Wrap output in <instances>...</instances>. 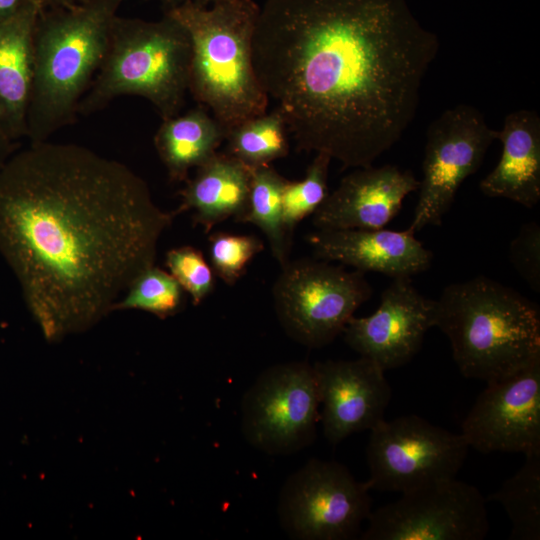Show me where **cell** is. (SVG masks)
Here are the masks:
<instances>
[{
	"mask_svg": "<svg viewBox=\"0 0 540 540\" xmlns=\"http://www.w3.org/2000/svg\"><path fill=\"white\" fill-rule=\"evenodd\" d=\"M314 257L339 262L360 272L392 279L411 278L429 269L433 253L410 228L316 230L307 235Z\"/></svg>",
	"mask_w": 540,
	"mask_h": 540,
	"instance_id": "e0dca14e",
	"label": "cell"
},
{
	"mask_svg": "<svg viewBox=\"0 0 540 540\" xmlns=\"http://www.w3.org/2000/svg\"><path fill=\"white\" fill-rule=\"evenodd\" d=\"M226 134L201 105L183 115L162 120L154 136V146L170 181H187L190 169L213 156Z\"/></svg>",
	"mask_w": 540,
	"mask_h": 540,
	"instance_id": "44dd1931",
	"label": "cell"
},
{
	"mask_svg": "<svg viewBox=\"0 0 540 540\" xmlns=\"http://www.w3.org/2000/svg\"><path fill=\"white\" fill-rule=\"evenodd\" d=\"M435 320L436 300L422 295L411 278H400L382 292L374 313L351 317L342 333L351 349L386 371L414 358Z\"/></svg>",
	"mask_w": 540,
	"mask_h": 540,
	"instance_id": "5bb4252c",
	"label": "cell"
},
{
	"mask_svg": "<svg viewBox=\"0 0 540 540\" xmlns=\"http://www.w3.org/2000/svg\"><path fill=\"white\" fill-rule=\"evenodd\" d=\"M122 0H85L42 9L33 34V81L27 112L31 142L75 121L78 105L106 52Z\"/></svg>",
	"mask_w": 540,
	"mask_h": 540,
	"instance_id": "277c9868",
	"label": "cell"
},
{
	"mask_svg": "<svg viewBox=\"0 0 540 540\" xmlns=\"http://www.w3.org/2000/svg\"><path fill=\"white\" fill-rule=\"evenodd\" d=\"M190 62V37L172 17L146 21L116 16L103 61L77 115L94 114L130 95L148 100L162 120L174 117L185 102Z\"/></svg>",
	"mask_w": 540,
	"mask_h": 540,
	"instance_id": "8992f818",
	"label": "cell"
},
{
	"mask_svg": "<svg viewBox=\"0 0 540 540\" xmlns=\"http://www.w3.org/2000/svg\"><path fill=\"white\" fill-rule=\"evenodd\" d=\"M162 5L165 7V9L172 8L174 6H177L181 3H184L186 1H191L200 5L209 6L210 4H213L219 0H159Z\"/></svg>",
	"mask_w": 540,
	"mask_h": 540,
	"instance_id": "1f68e13d",
	"label": "cell"
},
{
	"mask_svg": "<svg viewBox=\"0 0 540 540\" xmlns=\"http://www.w3.org/2000/svg\"><path fill=\"white\" fill-rule=\"evenodd\" d=\"M287 131L282 115L274 109L230 129L227 153L250 168L270 165L288 154Z\"/></svg>",
	"mask_w": 540,
	"mask_h": 540,
	"instance_id": "cb8c5ba5",
	"label": "cell"
},
{
	"mask_svg": "<svg viewBox=\"0 0 540 540\" xmlns=\"http://www.w3.org/2000/svg\"><path fill=\"white\" fill-rule=\"evenodd\" d=\"M494 140L496 130L467 104L446 109L429 125L411 230L441 225L458 189L481 167Z\"/></svg>",
	"mask_w": 540,
	"mask_h": 540,
	"instance_id": "7c38bea8",
	"label": "cell"
},
{
	"mask_svg": "<svg viewBox=\"0 0 540 540\" xmlns=\"http://www.w3.org/2000/svg\"><path fill=\"white\" fill-rule=\"evenodd\" d=\"M323 433L333 445L384 420L392 397L384 370L372 360H327L314 365Z\"/></svg>",
	"mask_w": 540,
	"mask_h": 540,
	"instance_id": "9a60e30c",
	"label": "cell"
},
{
	"mask_svg": "<svg viewBox=\"0 0 540 540\" xmlns=\"http://www.w3.org/2000/svg\"><path fill=\"white\" fill-rule=\"evenodd\" d=\"M496 139L501 142L500 159L480 182L488 197L505 198L526 208L540 200V117L534 110L509 113Z\"/></svg>",
	"mask_w": 540,
	"mask_h": 540,
	"instance_id": "ac0fdd59",
	"label": "cell"
},
{
	"mask_svg": "<svg viewBox=\"0 0 540 540\" xmlns=\"http://www.w3.org/2000/svg\"><path fill=\"white\" fill-rule=\"evenodd\" d=\"M370 490L367 481L356 480L343 464L311 459L281 487L279 524L293 539H355L372 511Z\"/></svg>",
	"mask_w": 540,
	"mask_h": 540,
	"instance_id": "ba28073f",
	"label": "cell"
},
{
	"mask_svg": "<svg viewBox=\"0 0 540 540\" xmlns=\"http://www.w3.org/2000/svg\"><path fill=\"white\" fill-rule=\"evenodd\" d=\"M435 327L449 339L466 378L498 381L540 358L539 307L484 276L443 289L436 300Z\"/></svg>",
	"mask_w": 540,
	"mask_h": 540,
	"instance_id": "3957f363",
	"label": "cell"
},
{
	"mask_svg": "<svg viewBox=\"0 0 540 540\" xmlns=\"http://www.w3.org/2000/svg\"><path fill=\"white\" fill-rule=\"evenodd\" d=\"M514 269L529 287L540 292V227L536 222L522 225L509 246Z\"/></svg>",
	"mask_w": 540,
	"mask_h": 540,
	"instance_id": "f1b7e54d",
	"label": "cell"
},
{
	"mask_svg": "<svg viewBox=\"0 0 540 540\" xmlns=\"http://www.w3.org/2000/svg\"><path fill=\"white\" fill-rule=\"evenodd\" d=\"M11 140L0 130V167L11 152Z\"/></svg>",
	"mask_w": 540,
	"mask_h": 540,
	"instance_id": "4dcf8cb0",
	"label": "cell"
},
{
	"mask_svg": "<svg viewBox=\"0 0 540 540\" xmlns=\"http://www.w3.org/2000/svg\"><path fill=\"white\" fill-rule=\"evenodd\" d=\"M319 406L313 365L304 361L273 365L243 395V435L251 446L269 455L298 452L315 440Z\"/></svg>",
	"mask_w": 540,
	"mask_h": 540,
	"instance_id": "9c48e42d",
	"label": "cell"
},
{
	"mask_svg": "<svg viewBox=\"0 0 540 540\" xmlns=\"http://www.w3.org/2000/svg\"><path fill=\"white\" fill-rule=\"evenodd\" d=\"M175 216L132 169L81 145L31 142L0 167V253L49 342L112 312Z\"/></svg>",
	"mask_w": 540,
	"mask_h": 540,
	"instance_id": "6da1fadb",
	"label": "cell"
},
{
	"mask_svg": "<svg viewBox=\"0 0 540 540\" xmlns=\"http://www.w3.org/2000/svg\"><path fill=\"white\" fill-rule=\"evenodd\" d=\"M38 1L43 5V7H45L46 5H51L55 7L71 5L66 0H38Z\"/></svg>",
	"mask_w": 540,
	"mask_h": 540,
	"instance_id": "d6a6232c",
	"label": "cell"
},
{
	"mask_svg": "<svg viewBox=\"0 0 540 540\" xmlns=\"http://www.w3.org/2000/svg\"><path fill=\"white\" fill-rule=\"evenodd\" d=\"M69 4H77L84 2L85 0H66Z\"/></svg>",
	"mask_w": 540,
	"mask_h": 540,
	"instance_id": "836d02e7",
	"label": "cell"
},
{
	"mask_svg": "<svg viewBox=\"0 0 540 540\" xmlns=\"http://www.w3.org/2000/svg\"><path fill=\"white\" fill-rule=\"evenodd\" d=\"M486 501L499 502L512 528L510 539H540V453L525 456L521 468Z\"/></svg>",
	"mask_w": 540,
	"mask_h": 540,
	"instance_id": "603a6c76",
	"label": "cell"
},
{
	"mask_svg": "<svg viewBox=\"0 0 540 540\" xmlns=\"http://www.w3.org/2000/svg\"><path fill=\"white\" fill-rule=\"evenodd\" d=\"M439 50L407 0H265L256 77L298 150L373 165L412 123Z\"/></svg>",
	"mask_w": 540,
	"mask_h": 540,
	"instance_id": "7a4b0ae2",
	"label": "cell"
},
{
	"mask_svg": "<svg viewBox=\"0 0 540 540\" xmlns=\"http://www.w3.org/2000/svg\"><path fill=\"white\" fill-rule=\"evenodd\" d=\"M251 186V168L226 153H215L196 168L180 192L176 216L193 211V223L205 232L233 218L238 222L246 211Z\"/></svg>",
	"mask_w": 540,
	"mask_h": 540,
	"instance_id": "ffe728a7",
	"label": "cell"
},
{
	"mask_svg": "<svg viewBox=\"0 0 540 540\" xmlns=\"http://www.w3.org/2000/svg\"><path fill=\"white\" fill-rule=\"evenodd\" d=\"M331 157L316 153L300 181L287 180L282 191V213L285 228L290 236L295 227L313 215L328 195V173Z\"/></svg>",
	"mask_w": 540,
	"mask_h": 540,
	"instance_id": "484cf974",
	"label": "cell"
},
{
	"mask_svg": "<svg viewBox=\"0 0 540 540\" xmlns=\"http://www.w3.org/2000/svg\"><path fill=\"white\" fill-rule=\"evenodd\" d=\"M263 249V242L254 235L213 233L209 237L210 266L225 284L233 286Z\"/></svg>",
	"mask_w": 540,
	"mask_h": 540,
	"instance_id": "4316f807",
	"label": "cell"
},
{
	"mask_svg": "<svg viewBox=\"0 0 540 540\" xmlns=\"http://www.w3.org/2000/svg\"><path fill=\"white\" fill-rule=\"evenodd\" d=\"M486 498L455 477L429 482L371 511L362 540H482L489 532Z\"/></svg>",
	"mask_w": 540,
	"mask_h": 540,
	"instance_id": "30bf717a",
	"label": "cell"
},
{
	"mask_svg": "<svg viewBox=\"0 0 540 540\" xmlns=\"http://www.w3.org/2000/svg\"><path fill=\"white\" fill-rule=\"evenodd\" d=\"M287 179L270 165L251 168V186L246 211L238 223H251L266 236L272 256L284 266L290 259L292 236L285 228L282 191Z\"/></svg>",
	"mask_w": 540,
	"mask_h": 540,
	"instance_id": "7402d4cb",
	"label": "cell"
},
{
	"mask_svg": "<svg viewBox=\"0 0 540 540\" xmlns=\"http://www.w3.org/2000/svg\"><path fill=\"white\" fill-rule=\"evenodd\" d=\"M165 264L169 273L190 294L194 305L202 303L213 292L215 274L200 250L192 246L170 249Z\"/></svg>",
	"mask_w": 540,
	"mask_h": 540,
	"instance_id": "83f0119b",
	"label": "cell"
},
{
	"mask_svg": "<svg viewBox=\"0 0 540 540\" xmlns=\"http://www.w3.org/2000/svg\"><path fill=\"white\" fill-rule=\"evenodd\" d=\"M462 423L468 447L481 453H540V358L487 383Z\"/></svg>",
	"mask_w": 540,
	"mask_h": 540,
	"instance_id": "4fadbf2b",
	"label": "cell"
},
{
	"mask_svg": "<svg viewBox=\"0 0 540 540\" xmlns=\"http://www.w3.org/2000/svg\"><path fill=\"white\" fill-rule=\"evenodd\" d=\"M43 5L28 0L0 20V130L10 139L27 132L33 81V34Z\"/></svg>",
	"mask_w": 540,
	"mask_h": 540,
	"instance_id": "d6986e66",
	"label": "cell"
},
{
	"mask_svg": "<svg viewBox=\"0 0 540 540\" xmlns=\"http://www.w3.org/2000/svg\"><path fill=\"white\" fill-rule=\"evenodd\" d=\"M468 449L461 433H452L418 415L384 419L370 430L367 482L374 490L402 493L454 478Z\"/></svg>",
	"mask_w": 540,
	"mask_h": 540,
	"instance_id": "8fae6325",
	"label": "cell"
},
{
	"mask_svg": "<svg viewBox=\"0 0 540 540\" xmlns=\"http://www.w3.org/2000/svg\"><path fill=\"white\" fill-rule=\"evenodd\" d=\"M185 291L168 272L155 265L142 272L112 311L138 309L166 319L182 310Z\"/></svg>",
	"mask_w": 540,
	"mask_h": 540,
	"instance_id": "d4e9b609",
	"label": "cell"
},
{
	"mask_svg": "<svg viewBox=\"0 0 540 540\" xmlns=\"http://www.w3.org/2000/svg\"><path fill=\"white\" fill-rule=\"evenodd\" d=\"M260 6L254 0L186 1L165 10L191 41L188 91L228 132L266 113L268 97L253 67L252 40Z\"/></svg>",
	"mask_w": 540,
	"mask_h": 540,
	"instance_id": "5b68a950",
	"label": "cell"
},
{
	"mask_svg": "<svg viewBox=\"0 0 540 540\" xmlns=\"http://www.w3.org/2000/svg\"><path fill=\"white\" fill-rule=\"evenodd\" d=\"M371 295L365 273L315 257L289 260L272 287L281 327L308 348L330 344Z\"/></svg>",
	"mask_w": 540,
	"mask_h": 540,
	"instance_id": "52a82bcc",
	"label": "cell"
},
{
	"mask_svg": "<svg viewBox=\"0 0 540 540\" xmlns=\"http://www.w3.org/2000/svg\"><path fill=\"white\" fill-rule=\"evenodd\" d=\"M28 0H0V20L14 14Z\"/></svg>",
	"mask_w": 540,
	"mask_h": 540,
	"instance_id": "f546056e",
	"label": "cell"
},
{
	"mask_svg": "<svg viewBox=\"0 0 540 540\" xmlns=\"http://www.w3.org/2000/svg\"><path fill=\"white\" fill-rule=\"evenodd\" d=\"M419 184L411 171L396 165L359 167L328 193L312 223L317 230L384 228Z\"/></svg>",
	"mask_w": 540,
	"mask_h": 540,
	"instance_id": "2e32d148",
	"label": "cell"
}]
</instances>
